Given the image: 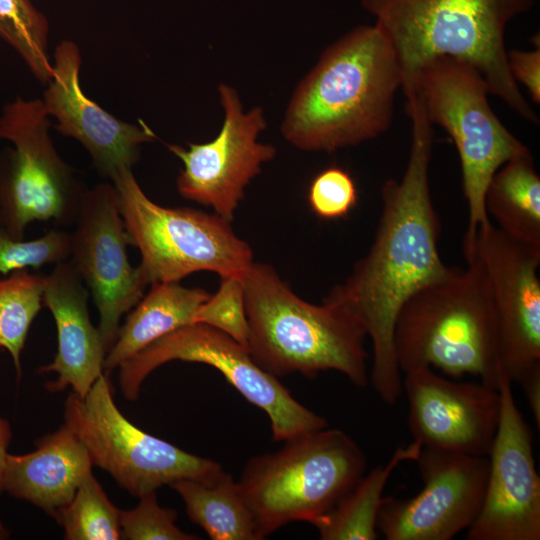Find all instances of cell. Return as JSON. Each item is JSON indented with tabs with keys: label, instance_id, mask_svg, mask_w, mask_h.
I'll list each match as a JSON object with an SVG mask.
<instances>
[{
	"label": "cell",
	"instance_id": "d4e9b609",
	"mask_svg": "<svg viewBox=\"0 0 540 540\" xmlns=\"http://www.w3.org/2000/svg\"><path fill=\"white\" fill-rule=\"evenodd\" d=\"M45 275L19 269L0 277V348L12 357L21 376V352L30 326L42 307Z\"/></svg>",
	"mask_w": 540,
	"mask_h": 540
},
{
	"label": "cell",
	"instance_id": "ac0fdd59",
	"mask_svg": "<svg viewBox=\"0 0 540 540\" xmlns=\"http://www.w3.org/2000/svg\"><path fill=\"white\" fill-rule=\"evenodd\" d=\"M53 72L43 93V105L56 120L55 129L77 140L89 153L93 167L110 181L133 169L141 146L156 138L145 123L122 121L88 98L80 84L82 57L78 45L61 41L53 55Z\"/></svg>",
	"mask_w": 540,
	"mask_h": 540
},
{
	"label": "cell",
	"instance_id": "ffe728a7",
	"mask_svg": "<svg viewBox=\"0 0 540 540\" xmlns=\"http://www.w3.org/2000/svg\"><path fill=\"white\" fill-rule=\"evenodd\" d=\"M35 446L27 454H8L4 490L55 518L92 473L93 464L85 445L65 423L38 439Z\"/></svg>",
	"mask_w": 540,
	"mask_h": 540
},
{
	"label": "cell",
	"instance_id": "5bb4252c",
	"mask_svg": "<svg viewBox=\"0 0 540 540\" xmlns=\"http://www.w3.org/2000/svg\"><path fill=\"white\" fill-rule=\"evenodd\" d=\"M414 461L421 491L407 500L384 497L377 530L387 540H450L468 529L483 503L488 456L422 447Z\"/></svg>",
	"mask_w": 540,
	"mask_h": 540
},
{
	"label": "cell",
	"instance_id": "4dcf8cb0",
	"mask_svg": "<svg viewBox=\"0 0 540 540\" xmlns=\"http://www.w3.org/2000/svg\"><path fill=\"white\" fill-rule=\"evenodd\" d=\"M357 200L358 192L354 179L345 169L336 165L318 172L307 191L311 211L325 220L347 216L357 205Z\"/></svg>",
	"mask_w": 540,
	"mask_h": 540
},
{
	"label": "cell",
	"instance_id": "2e32d148",
	"mask_svg": "<svg viewBox=\"0 0 540 540\" xmlns=\"http://www.w3.org/2000/svg\"><path fill=\"white\" fill-rule=\"evenodd\" d=\"M501 410L488 454L489 468L480 512L468 528L469 540H539L540 478L532 431L518 409L512 382L503 373Z\"/></svg>",
	"mask_w": 540,
	"mask_h": 540
},
{
	"label": "cell",
	"instance_id": "7402d4cb",
	"mask_svg": "<svg viewBox=\"0 0 540 540\" xmlns=\"http://www.w3.org/2000/svg\"><path fill=\"white\" fill-rule=\"evenodd\" d=\"M190 520L212 540H259L238 481L223 469L211 480L180 479L169 485Z\"/></svg>",
	"mask_w": 540,
	"mask_h": 540
},
{
	"label": "cell",
	"instance_id": "4fadbf2b",
	"mask_svg": "<svg viewBox=\"0 0 540 540\" xmlns=\"http://www.w3.org/2000/svg\"><path fill=\"white\" fill-rule=\"evenodd\" d=\"M218 92L224 110L218 135L205 143H188L187 148H168L183 163L176 182L179 194L212 207L217 215L232 222L245 188L261 172V166L274 158L276 149L257 140L266 128L262 108L244 113L234 88L220 84Z\"/></svg>",
	"mask_w": 540,
	"mask_h": 540
},
{
	"label": "cell",
	"instance_id": "83f0119b",
	"mask_svg": "<svg viewBox=\"0 0 540 540\" xmlns=\"http://www.w3.org/2000/svg\"><path fill=\"white\" fill-rule=\"evenodd\" d=\"M71 233L51 229L38 239L24 241L14 238L0 227V274L32 267L38 269L48 264H58L70 259Z\"/></svg>",
	"mask_w": 540,
	"mask_h": 540
},
{
	"label": "cell",
	"instance_id": "9c48e42d",
	"mask_svg": "<svg viewBox=\"0 0 540 540\" xmlns=\"http://www.w3.org/2000/svg\"><path fill=\"white\" fill-rule=\"evenodd\" d=\"M41 99L17 97L0 112V227L23 238L34 221L75 223L88 189L58 154Z\"/></svg>",
	"mask_w": 540,
	"mask_h": 540
},
{
	"label": "cell",
	"instance_id": "8fae6325",
	"mask_svg": "<svg viewBox=\"0 0 540 540\" xmlns=\"http://www.w3.org/2000/svg\"><path fill=\"white\" fill-rule=\"evenodd\" d=\"M170 361L203 363L217 369L248 402L266 413L273 441L285 442L328 426L326 419L298 402L277 377L258 366L245 347L200 323L162 336L121 363L123 396L135 401L150 373Z\"/></svg>",
	"mask_w": 540,
	"mask_h": 540
},
{
	"label": "cell",
	"instance_id": "836d02e7",
	"mask_svg": "<svg viewBox=\"0 0 540 540\" xmlns=\"http://www.w3.org/2000/svg\"><path fill=\"white\" fill-rule=\"evenodd\" d=\"M12 439V428L9 421L0 416V495L4 490V473L8 447Z\"/></svg>",
	"mask_w": 540,
	"mask_h": 540
},
{
	"label": "cell",
	"instance_id": "e575fe53",
	"mask_svg": "<svg viewBox=\"0 0 540 540\" xmlns=\"http://www.w3.org/2000/svg\"><path fill=\"white\" fill-rule=\"evenodd\" d=\"M10 537L9 531L0 522V540L8 539Z\"/></svg>",
	"mask_w": 540,
	"mask_h": 540
},
{
	"label": "cell",
	"instance_id": "277c9868",
	"mask_svg": "<svg viewBox=\"0 0 540 540\" xmlns=\"http://www.w3.org/2000/svg\"><path fill=\"white\" fill-rule=\"evenodd\" d=\"M243 284L247 350L258 366L275 377L334 370L358 387L368 385L366 334L343 307L305 301L265 263L253 262Z\"/></svg>",
	"mask_w": 540,
	"mask_h": 540
},
{
	"label": "cell",
	"instance_id": "f546056e",
	"mask_svg": "<svg viewBox=\"0 0 540 540\" xmlns=\"http://www.w3.org/2000/svg\"><path fill=\"white\" fill-rule=\"evenodd\" d=\"M177 512L160 506L156 491L139 497L133 509L121 511V538L128 540H198L175 524Z\"/></svg>",
	"mask_w": 540,
	"mask_h": 540
},
{
	"label": "cell",
	"instance_id": "7c38bea8",
	"mask_svg": "<svg viewBox=\"0 0 540 540\" xmlns=\"http://www.w3.org/2000/svg\"><path fill=\"white\" fill-rule=\"evenodd\" d=\"M488 289L502 372L520 383L540 368V247L520 242L490 221L463 240Z\"/></svg>",
	"mask_w": 540,
	"mask_h": 540
},
{
	"label": "cell",
	"instance_id": "30bf717a",
	"mask_svg": "<svg viewBox=\"0 0 540 540\" xmlns=\"http://www.w3.org/2000/svg\"><path fill=\"white\" fill-rule=\"evenodd\" d=\"M107 376L102 374L86 396L72 392L65 402L64 423L85 445L93 466L137 498L180 479L211 480L223 469L130 422L115 404Z\"/></svg>",
	"mask_w": 540,
	"mask_h": 540
},
{
	"label": "cell",
	"instance_id": "1f68e13d",
	"mask_svg": "<svg viewBox=\"0 0 540 540\" xmlns=\"http://www.w3.org/2000/svg\"><path fill=\"white\" fill-rule=\"evenodd\" d=\"M507 62L513 79L522 83L531 99L540 103V49L507 51Z\"/></svg>",
	"mask_w": 540,
	"mask_h": 540
},
{
	"label": "cell",
	"instance_id": "8992f818",
	"mask_svg": "<svg viewBox=\"0 0 540 540\" xmlns=\"http://www.w3.org/2000/svg\"><path fill=\"white\" fill-rule=\"evenodd\" d=\"M252 457L238 480L260 539L282 526L312 524L358 482L366 456L344 431L323 428Z\"/></svg>",
	"mask_w": 540,
	"mask_h": 540
},
{
	"label": "cell",
	"instance_id": "603a6c76",
	"mask_svg": "<svg viewBox=\"0 0 540 540\" xmlns=\"http://www.w3.org/2000/svg\"><path fill=\"white\" fill-rule=\"evenodd\" d=\"M484 204L501 231L540 247V177L531 154L513 158L496 171Z\"/></svg>",
	"mask_w": 540,
	"mask_h": 540
},
{
	"label": "cell",
	"instance_id": "6da1fadb",
	"mask_svg": "<svg viewBox=\"0 0 540 540\" xmlns=\"http://www.w3.org/2000/svg\"><path fill=\"white\" fill-rule=\"evenodd\" d=\"M405 108L412 141L404 174L383 183L381 215L368 252L324 299L349 312L370 338L369 380L389 405L403 391L393 346L397 315L417 290L449 269L439 252L441 226L429 186L432 125L417 97Z\"/></svg>",
	"mask_w": 540,
	"mask_h": 540
},
{
	"label": "cell",
	"instance_id": "ba28073f",
	"mask_svg": "<svg viewBox=\"0 0 540 540\" xmlns=\"http://www.w3.org/2000/svg\"><path fill=\"white\" fill-rule=\"evenodd\" d=\"M488 94L483 76L472 64L439 57L420 70L410 97H418L430 124L441 126L456 145L468 206L464 238L490 221L484 197L496 171L513 158L531 154L495 115Z\"/></svg>",
	"mask_w": 540,
	"mask_h": 540
},
{
	"label": "cell",
	"instance_id": "7a4b0ae2",
	"mask_svg": "<svg viewBox=\"0 0 540 540\" xmlns=\"http://www.w3.org/2000/svg\"><path fill=\"white\" fill-rule=\"evenodd\" d=\"M402 71L376 25L358 26L331 44L295 89L284 138L303 151L334 152L374 139L391 125Z\"/></svg>",
	"mask_w": 540,
	"mask_h": 540
},
{
	"label": "cell",
	"instance_id": "44dd1931",
	"mask_svg": "<svg viewBox=\"0 0 540 540\" xmlns=\"http://www.w3.org/2000/svg\"><path fill=\"white\" fill-rule=\"evenodd\" d=\"M209 296L203 288H187L179 282L151 284L150 291L120 327L115 343L106 354L104 373L108 375L162 336L192 324L195 313Z\"/></svg>",
	"mask_w": 540,
	"mask_h": 540
},
{
	"label": "cell",
	"instance_id": "cb8c5ba5",
	"mask_svg": "<svg viewBox=\"0 0 540 540\" xmlns=\"http://www.w3.org/2000/svg\"><path fill=\"white\" fill-rule=\"evenodd\" d=\"M422 445L412 440L398 447L383 465L372 469L312 525L322 540H375L377 518L388 479L404 461H414Z\"/></svg>",
	"mask_w": 540,
	"mask_h": 540
},
{
	"label": "cell",
	"instance_id": "3957f363",
	"mask_svg": "<svg viewBox=\"0 0 540 540\" xmlns=\"http://www.w3.org/2000/svg\"><path fill=\"white\" fill-rule=\"evenodd\" d=\"M393 48L406 99L420 70L439 57L472 64L489 94L499 97L522 118L538 124L513 79L507 62L505 29L528 12L536 0H360Z\"/></svg>",
	"mask_w": 540,
	"mask_h": 540
},
{
	"label": "cell",
	"instance_id": "4316f807",
	"mask_svg": "<svg viewBox=\"0 0 540 540\" xmlns=\"http://www.w3.org/2000/svg\"><path fill=\"white\" fill-rule=\"evenodd\" d=\"M120 515L121 510L90 473L55 519L63 527L66 540H118L121 539Z\"/></svg>",
	"mask_w": 540,
	"mask_h": 540
},
{
	"label": "cell",
	"instance_id": "484cf974",
	"mask_svg": "<svg viewBox=\"0 0 540 540\" xmlns=\"http://www.w3.org/2000/svg\"><path fill=\"white\" fill-rule=\"evenodd\" d=\"M48 36V20L31 0H0V38L43 84L50 81L53 72Z\"/></svg>",
	"mask_w": 540,
	"mask_h": 540
},
{
	"label": "cell",
	"instance_id": "d6a6232c",
	"mask_svg": "<svg viewBox=\"0 0 540 540\" xmlns=\"http://www.w3.org/2000/svg\"><path fill=\"white\" fill-rule=\"evenodd\" d=\"M530 411L540 426V368L533 370L521 382Z\"/></svg>",
	"mask_w": 540,
	"mask_h": 540
},
{
	"label": "cell",
	"instance_id": "e0dca14e",
	"mask_svg": "<svg viewBox=\"0 0 540 540\" xmlns=\"http://www.w3.org/2000/svg\"><path fill=\"white\" fill-rule=\"evenodd\" d=\"M408 427L414 441L435 450L488 456L497 432L499 389L459 382L421 367L405 373Z\"/></svg>",
	"mask_w": 540,
	"mask_h": 540
},
{
	"label": "cell",
	"instance_id": "52a82bcc",
	"mask_svg": "<svg viewBox=\"0 0 540 540\" xmlns=\"http://www.w3.org/2000/svg\"><path fill=\"white\" fill-rule=\"evenodd\" d=\"M120 211L130 245L141 254L138 265L147 285L180 282L199 271L244 279L253 261L249 244L229 221L187 207H165L142 190L131 169L117 174Z\"/></svg>",
	"mask_w": 540,
	"mask_h": 540
},
{
	"label": "cell",
	"instance_id": "f1b7e54d",
	"mask_svg": "<svg viewBox=\"0 0 540 540\" xmlns=\"http://www.w3.org/2000/svg\"><path fill=\"white\" fill-rule=\"evenodd\" d=\"M193 323L215 328L247 349L249 326L243 280L223 276L217 291L195 313Z\"/></svg>",
	"mask_w": 540,
	"mask_h": 540
},
{
	"label": "cell",
	"instance_id": "d6986e66",
	"mask_svg": "<svg viewBox=\"0 0 540 540\" xmlns=\"http://www.w3.org/2000/svg\"><path fill=\"white\" fill-rule=\"evenodd\" d=\"M88 297L89 290L70 260L56 264L52 273L45 275L42 303L56 324L57 353L50 364L38 368V373L57 374L45 385L51 393L71 387L84 397L104 374L107 352L98 328L90 321Z\"/></svg>",
	"mask_w": 540,
	"mask_h": 540
},
{
	"label": "cell",
	"instance_id": "5b68a950",
	"mask_svg": "<svg viewBox=\"0 0 540 540\" xmlns=\"http://www.w3.org/2000/svg\"><path fill=\"white\" fill-rule=\"evenodd\" d=\"M449 267L401 307L393 346L401 372L428 367L453 379L466 374L498 388L503 374L492 306L479 264Z\"/></svg>",
	"mask_w": 540,
	"mask_h": 540
},
{
	"label": "cell",
	"instance_id": "9a60e30c",
	"mask_svg": "<svg viewBox=\"0 0 540 540\" xmlns=\"http://www.w3.org/2000/svg\"><path fill=\"white\" fill-rule=\"evenodd\" d=\"M71 232L70 261L92 294L99 314L98 330L108 352L122 316L143 297L147 283L128 259L129 237L112 183L88 189Z\"/></svg>",
	"mask_w": 540,
	"mask_h": 540
}]
</instances>
